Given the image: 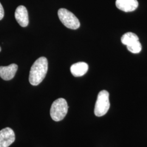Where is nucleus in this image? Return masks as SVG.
I'll return each mask as SVG.
<instances>
[{
	"label": "nucleus",
	"mask_w": 147,
	"mask_h": 147,
	"mask_svg": "<svg viewBox=\"0 0 147 147\" xmlns=\"http://www.w3.org/2000/svg\"><path fill=\"white\" fill-rule=\"evenodd\" d=\"M48 69L47 59L41 57L37 59L32 66L29 75V81L33 86L40 84L44 79Z\"/></svg>",
	"instance_id": "f257e3e1"
},
{
	"label": "nucleus",
	"mask_w": 147,
	"mask_h": 147,
	"mask_svg": "<svg viewBox=\"0 0 147 147\" xmlns=\"http://www.w3.org/2000/svg\"><path fill=\"white\" fill-rule=\"evenodd\" d=\"M68 105L67 101L63 98H58L53 102L50 109V116L55 121H62L67 115Z\"/></svg>",
	"instance_id": "f03ea898"
},
{
	"label": "nucleus",
	"mask_w": 147,
	"mask_h": 147,
	"mask_svg": "<svg viewBox=\"0 0 147 147\" xmlns=\"http://www.w3.org/2000/svg\"><path fill=\"white\" fill-rule=\"evenodd\" d=\"M110 107L109 93L105 90L100 91L98 95L95 105L94 114L97 117L104 116Z\"/></svg>",
	"instance_id": "7ed1b4c3"
},
{
	"label": "nucleus",
	"mask_w": 147,
	"mask_h": 147,
	"mask_svg": "<svg viewBox=\"0 0 147 147\" xmlns=\"http://www.w3.org/2000/svg\"><path fill=\"white\" fill-rule=\"evenodd\" d=\"M58 16L62 23L68 28L76 30L80 26L78 18L73 13L65 8H61L58 10Z\"/></svg>",
	"instance_id": "20e7f679"
},
{
	"label": "nucleus",
	"mask_w": 147,
	"mask_h": 147,
	"mask_svg": "<svg viewBox=\"0 0 147 147\" xmlns=\"http://www.w3.org/2000/svg\"><path fill=\"white\" fill-rule=\"evenodd\" d=\"M15 140V133L10 127H5L0 130V147H9Z\"/></svg>",
	"instance_id": "39448f33"
},
{
	"label": "nucleus",
	"mask_w": 147,
	"mask_h": 147,
	"mask_svg": "<svg viewBox=\"0 0 147 147\" xmlns=\"http://www.w3.org/2000/svg\"><path fill=\"white\" fill-rule=\"evenodd\" d=\"M15 18L20 26L23 27L27 26L29 23L28 14L26 8L24 5H19L15 11Z\"/></svg>",
	"instance_id": "423d86ee"
},
{
	"label": "nucleus",
	"mask_w": 147,
	"mask_h": 147,
	"mask_svg": "<svg viewBox=\"0 0 147 147\" xmlns=\"http://www.w3.org/2000/svg\"><path fill=\"white\" fill-rule=\"evenodd\" d=\"M18 66L16 64H11L8 66L0 67V77L5 80L9 81L14 78L18 70Z\"/></svg>",
	"instance_id": "0eeeda50"
},
{
	"label": "nucleus",
	"mask_w": 147,
	"mask_h": 147,
	"mask_svg": "<svg viewBox=\"0 0 147 147\" xmlns=\"http://www.w3.org/2000/svg\"><path fill=\"white\" fill-rule=\"evenodd\" d=\"M116 5L121 11L130 12L136 9L138 2L137 0H116Z\"/></svg>",
	"instance_id": "6e6552de"
},
{
	"label": "nucleus",
	"mask_w": 147,
	"mask_h": 147,
	"mask_svg": "<svg viewBox=\"0 0 147 147\" xmlns=\"http://www.w3.org/2000/svg\"><path fill=\"white\" fill-rule=\"evenodd\" d=\"M88 70V65L85 62H78L73 64L70 67L71 73L75 77L82 76Z\"/></svg>",
	"instance_id": "1a4fd4ad"
},
{
	"label": "nucleus",
	"mask_w": 147,
	"mask_h": 147,
	"mask_svg": "<svg viewBox=\"0 0 147 147\" xmlns=\"http://www.w3.org/2000/svg\"><path fill=\"white\" fill-rule=\"evenodd\" d=\"M138 40L139 38L138 36L136 34L132 32L126 33L121 38V42L126 46Z\"/></svg>",
	"instance_id": "9d476101"
},
{
	"label": "nucleus",
	"mask_w": 147,
	"mask_h": 147,
	"mask_svg": "<svg viewBox=\"0 0 147 147\" xmlns=\"http://www.w3.org/2000/svg\"><path fill=\"white\" fill-rule=\"evenodd\" d=\"M126 47L127 50L130 52L133 53H140L142 50V45L139 42V40L133 42L131 44H130Z\"/></svg>",
	"instance_id": "9b49d317"
},
{
	"label": "nucleus",
	"mask_w": 147,
	"mask_h": 147,
	"mask_svg": "<svg viewBox=\"0 0 147 147\" xmlns=\"http://www.w3.org/2000/svg\"><path fill=\"white\" fill-rule=\"evenodd\" d=\"M5 15V11H4V9L3 8V6L1 5V3H0V20H2Z\"/></svg>",
	"instance_id": "f8f14e48"
},
{
	"label": "nucleus",
	"mask_w": 147,
	"mask_h": 147,
	"mask_svg": "<svg viewBox=\"0 0 147 147\" xmlns=\"http://www.w3.org/2000/svg\"><path fill=\"white\" fill-rule=\"evenodd\" d=\"M1 51V47H0V52Z\"/></svg>",
	"instance_id": "ddd939ff"
}]
</instances>
